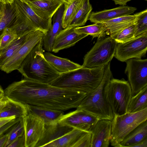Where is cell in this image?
Returning <instances> with one entry per match:
<instances>
[{
  "instance_id": "39",
  "label": "cell",
  "mask_w": 147,
  "mask_h": 147,
  "mask_svg": "<svg viewBox=\"0 0 147 147\" xmlns=\"http://www.w3.org/2000/svg\"><path fill=\"white\" fill-rule=\"evenodd\" d=\"M8 139L7 133L0 136V147H5Z\"/></svg>"
},
{
  "instance_id": "1",
  "label": "cell",
  "mask_w": 147,
  "mask_h": 147,
  "mask_svg": "<svg viewBox=\"0 0 147 147\" xmlns=\"http://www.w3.org/2000/svg\"><path fill=\"white\" fill-rule=\"evenodd\" d=\"M87 94L24 78L9 84L4 96L23 105L64 111L76 108Z\"/></svg>"
},
{
  "instance_id": "46",
  "label": "cell",
  "mask_w": 147,
  "mask_h": 147,
  "mask_svg": "<svg viewBox=\"0 0 147 147\" xmlns=\"http://www.w3.org/2000/svg\"><path fill=\"white\" fill-rule=\"evenodd\" d=\"M62 1L64 4L66 3H68L69 2L70 0H61Z\"/></svg>"
},
{
  "instance_id": "32",
  "label": "cell",
  "mask_w": 147,
  "mask_h": 147,
  "mask_svg": "<svg viewBox=\"0 0 147 147\" xmlns=\"http://www.w3.org/2000/svg\"><path fill=\"white\" fill-rule=\"evenodd\" d=\"M136 17L135 37L147 32V9L134 14Z\"/></svg>"
},
{
  "instance_id": "8",
  "label": "cell",
  "mask_w": 147,
  "mask_h": 147,
  "mask_svg": "<svg viewBox=\"0 0 147 147\" xmlns=\"http://www.w3.org/2000/svg\"><path fill=\"white\" fill-rule=\"evenodd\" d=\"M125 62V72L127 76L133 96L147 86V59L132 58Z\"/></svg>"
},
{
  "instance_id": "18",
  "label": "cell",
  "mask_w": 147,
  "mask_h": 147,
  "mask_svg": "<svg viewBox=\"0 0 147 147\" xmlns=\"http://www.w3.org/2000/svg\"><path fill=\"white\" fill-rule=\"evenodd\" d=\"M64 9V5L63 4L53 16L51 27L44 35L42 38L43 47L45 50L48 52L52 51L55 38L63 29L62 24Z\"/></svg>"
},
{
  "instance_id": "36",
  "label": "cell",
  "mask_w": 147,
  "mask_h": 147,
  "mask_svg": "<svg viewBox=\"0 0 147 147\" xmlns=\"http://www.w3.org/2000/svg\"><path fill=\"white\" fill-rule=\"evenodd\" d=\"M91 133L86 131L79 139L74 147H91Z\"/></svg>"
},
{
  "instance_id": "47",
  "label": "cell",
  "mask_w": 147,
  "mask_h": 147,
  "mask_svg": "<svg viewBox=\"0 0 147 147\" xmlns=\"http://www.w3.org/2000/svg\"><path fill=\"white\" fill-rule=\"evenodd\" d=\"M19 0L20 1H22V2H26L29 1L33 0Z\"/></svg>"
},
{
  "instance_id": "22",
  "label": "cell",
  "mask_w": 147,
  "mask_h": 147,
  "mask_svg": "<svg viewBox=\"0 0 147 147\" xmlns=\"http://www.w3.org/2000/svg\"><path fill=\"white\" fill-rule=\"evenodd\" d=\"M44 57L52 67L60 74L66 73L82 67L69 59L56 56L49 52L43 53Z\"/></svg>"
},
{
  "instance_id": "27",
  "label": "cell",
  "mask_w": 147,
  "mask_h": 147,
  "mask_svg": "<svg viewBox=\"0 0 147 147\" xmlns=\"http://www.w3.org/2000/svg\"><path fill=\"white\" fill-rule=\"evenodd\" d=\"M146 108H147V86L131 97L127 113H135Z\"/></svg>"
},
{
  "instance_id": "12",
  "label": "cell",
  "mask_w": 147,
  "mask_h": 147,
  "mask_svg": "<svg viewBox=\"0 0 147 147\" xmlns=\"http://www.w3.org/2000/svg\"><path fill=\"white\" fill-rule=\"evenodd\" d=\"M25 147H35L44 133L45 124L37 117L30 113L22 118Z\"/></svg>"
},
{
  "instance_id": "33",
  "label": "cell",
  "mask_w": 147,
  "mask_h": 147,
  "mask_svg": "<svg viewBox=\"0 0 147 147\" xmlns=\"http://www.w3.org/2000/svg\"><path fill=\"white\" fill-rule=\"evenodd\" d=\"M135 23L124 28L112 38L117 43L127 42L134 38L135 32Z\"/></svg>"
},
{
  "instance_id": "31",
  "label": "cell",
  "mask_w": 147,
  "mask_h": 147,
  "mask_svg": "<svg viewBox=\"0 0 147 147\" xmlns=\"http://www.w3.org/2000/svg\"><path fill=\"white\" fill-rule=\"evenodd\" d=\"M16 13L13 3L5 5L3 13L0 20V36L3 30L8 27L13 21Z\"/></svg>"
},
{
  "instance_id": "44",
  "label": "cell",
  "mask_w": 147,
  "mask_h": 147,
  "mask_svg": "<svg viewBox=\"0 0 147 147\" xmlns=\"http://www.w3.org/2000/svg\"><path fill=\"white\" fill-rule=\"evenodd\" d=\"M14 1V0H0V2L3 4H12Z\"/></svg>"
},
{
  "instance_id": "10",
  "label": "cell",
  "mask_w": 147,
  "mask_h": 147,
  "mask_svg": "<svg viewBox=\"0 0 147 147\" xmlns=\"http://www.w3.org/2000/svg\"><path fill=\"white\" fill-rule=\"evenodd\" d=\"M45 34L39 30L29 33L24 42L0 69L6 73L18 70L27 55L43 38Z\"/></svg>"
},
{
  "instance_id": "13",
  "label": "cell",
  "mask_w": 147,
  "mask_h": 147,
  "mask_svg": "<svg viewBox=\"0 0 147 147\" xmlns=\"http://www.w3.org/2000/svg\"><path fill=\"white\" fill-rule=\"evenodd\" d=\"M76 27L69 26L63 29L54 40L52 52L57 53L60 51L75 45L78 41L88 36L87 34L75 32Z\"/></svg>"
},
{
  "instance_id": "43",
  "label": "cell",
  "mask_w": 147,
  "mask_h": 147,
  "mask_svg": "<svg viewBox=\"0 0 147 147\" xmlns=\"http://www.w3.org/2000/svg\"><path fill=\"white\" fill-rule=\"evenodd\" d=\"M7 100V98L4 96L0 99V109L6 104Z\"/></svg>"
},
{
  "instance_id": "48",
  "label": "cell",
  "mask_w": 147,
  "mask_h": 147,
  "mask_svg": "<svg viewBox=\"0 0 147 147\" xmlns=\"http://www.w3.org/2000/svg\"><path fill=\"white\" fill-rule=\"evenodd\" d=\"M4 7H5V6H4ZM4 9H3V12L2 13H0V20L1 19V17H2V15H3V11H4Z\"/></svg>"
},
{
  "instance_id": "14",
  "label": "cell",
  "mask_w": 147,
  "mask_h": 147,
  "mask_svg": "<svg viewBox=\"0 0 147 147\" xmlns=\"http://www.w3.org/2000/svg\"><path fill=\"white\" fill-rule=\"evenodd\" d=\"M91 147H108L111 139V121L99 120L91 132Z\"/></svg>"
},
{
  "instance_id": "21",
  "label": "cell",
  "mask_w": 147,
  "mask_h": 147,
  "mask_svg": "<svg viewBox=\"0 0 147 147\" xmlns=\"http://www.w3.org/2000/svg\"><path fill=\"white\" fill-rule=\"evenodd\" d=\"M136 22L135 15L123 16L105 21V24L107 28L106 34L112 38L123 29L134 24Z\"/></svg>"
},
{
  "instance_id": "3",
  "label": "cell",
  "mask_w": 147,
  "mask_h": 147,
  "mask_svg": "<svg viewBox=\"0 0 147 147\" xmlns=\"http://www.w3.org/2000/svg\"><path fill=\"white\" fill-rule=\"evenodd\" d=\"M42 47V39L27 55L18 70L24 78L49 84L60 74L45 58Z\"/></svg>"
},
{
  "instance_id": "17",
  "label": "cell",
  "mask_w": 147,
  "mask_h": 147,
  "mask_svg": "<svg viewBox=\"0 0 147 147\" xmlns=\"http://www.w3.org/2000/svg\"><path fill=\"white\" fill-rule=\"evenodd\" d=\"M74 128L59 122L50 125H45L43 135L35 147H44L46 144L62 137Z\"/></svg>"
},
{
  "instance_id": "34",
  "label": "cell",
  "mask_w": 147,
  "mask_h": 147,
  "mask_svg": "<svg viewBox=\"0 0 147 147\" xmlns=\"http://www.w3.org/2000/svg\"><path fill=\"white\" fill-rule=\"evenodd\" d=\"M24 127L22 118L14 125L7 132L8 139L5 147H7L9 144L18 137L24 135Z\"/></svg>"
},
{
  "instance_id": "11",
  "label": "cell",
  "mask_w": 147,
  "mask_h": 147,
  "mask_svg": "<svg viewBox=\"0 0 147 147\" xmlns=\"http://www.w3.org/2000/svg\"><path fill=\"white\" fill-rule=\"evenodd\" d=\"M99 120L95 115L77 109L74 111L64 114L58 122L74 128L91 132Z\"/></svg>"
},
{
  "instance_id": "25",
  "label": "cell",
  "mask_w": 147,
  "mask_h": 147,
  "mask_svg": "<svg viewBox=\"0 0 147 147\" xmlns=\"http://www.w3.org/2000/svg\"><path fill=\"white\" fill-rule=\"evenodd\" d=\"M27 114L25 105L8 99L6 104L0 109V119L12 117L23 118Z\"/></svg>"
},
{
  "instance_id": "40",
  "label": "cell",
  "mask_w": 147,
  "mask_h": 147,
  "mask_svg": "<svg viewBox=\"0 0 147 147\" xmlns=\"http://www.w3.org/2000/svg\"><path fill=\"white\" fill-rule=\"evenodd\" d=\"M16 117L0 119V128Z\"/></svg>"
},
{
  "instance_id": "35",
  "label": "cell",
  "mask_w": 147,
  "mask_h": 147,
  "mask_svg": "<svg viewBox=\"0 0 147 147\" xmlns=\"http://www.w3.org/2000/svg\"><path fill=\"white\" fill-rule=\"evenodd\" d=\"M17 38L13 31L9 27L6 28L0 36V50L6 47Z\"/></svg>"
},
{
  "instance_id": "30",
  "label": "cell",
  "mask_w": 147,
  "mask_h": 147,
  "mask_svg": "<svg viewBox=\"0 0 147 147\" xmlns=\"http://www.w3.org/2000/svg\"><path fill=\"white\" fill-rule=\"evenodd\" d=\"M107 30L105 25L102 23H95L85 26L77 27L75 29L77 33L87 34L93 37L98 38L105 36Z\"/></svg>"
},
{
  "instance_id": "9",
  "label": "cell",
  "mask_w": 147,
  "mask_h": 147,
  "mask_svg": "<svg viewBox=\"0 0 147 147\" xmlns=\"http://www.w3.org/2000/svg\"><path fill=\"white\" fill-rule=\"evenodd\" d=\"M147 50V32L125 43H117L114 57L121 62L132 58L141 59Z\"/></svg>"
},
{
  "instance_id": "7",
  "label": "cell",
  "mask_w": 147,
  "mask_h": 147,
  "mask_svg": "<svg viewBox=\"0 0 147 147\" xmlns=\"http://www.w3.org/2000/svg\"><path fill=\"white\" fill-rule=\"evenodd\" d=\"M107 96L114 115H121L126 113L132 97L131 86L128 81L123 79L112 78L108 85Z\"/></svg>"
},
{
  "instance_id": "23",
  "label": "cell",
  "mask_w": 147,
  "mask_h": 147,
  "mask_svg": "<svg viewBox=\"0 0 147 147\" xmlns=\"http://www.w3.org/2000/svg\"><path fill=\"white\" fill-rule=\"evenodd\" d=\"M147 138V121L142 122L130 132L119 144L118 147H133Z\"/></svg>"
},
{
  "instance_id": "49",
  "label": "cell",
  "mask_w": 147,
  "mask_h": 147,
  "mask_svg": "<svg viewBox=\"0 0 147 147\" xmlns=\"http://www.w3.org/2000/svg\"><path fill=\"white\" fill-rule=\"evenodd\" d=\"M4 95H0V99L2 98L4 96Z\"/></svg>"
},
{
  "instance_id": "29",
  "label": "cell",
  "mask_w": 147,
  "mask_h": 147,
  "mask_svg": "<svg viewBox=\"0 0 147 147\" xmlns=\"http://www.w3.org/2000/svg\"><path fill=\"white\" fill-rule=\"evenodd\" d=\"M92 9L90 0H84L82 7L68 26L77 27L85 25L88 20Z\"/></svg>"
},
{
  "instance_id": "6",
  "label": "cell",
  "mask_w": 147,
  "mask_h": 147,
  "mask_svg": "<svg viewBox=\"0 0 147 147\" xmlns=\"http://www.w3.org/2000/svg\"><path fill=\"white\" fill-rule=\"evenodd\" d=\"M117 44L110 36L98 38L84 56L82 67L92 68L106 66L114 57Z\"/></svg>"
},
{
  "instance_id": "26",
  "label": "cell",
  "mask_w": 147,
  "mask_h": 147,
  "mask_svg": "<svg viewBox=\"0 0 147 147\" xmlns=\"http://www.w3.org/2000/svg\"><path fill=\"white\" fill-rule=\"evenodd\" d=\"M84 0H70L64 5V9L62 18L63 29L68 26L82 5Z\"/></svg>"
},
{
  "instance_id": "5",
  "label": "cell",
  "mask_w": 147,
  "mask_h": 147,
  "mask_svg": "<svg viewBox=\"0 0 147 147\" xmlns=\"http://www.w3.org/2000/svg\"><path fill=\"white\" fill-rule=\"evenodd\" d=\"M147 120V108L135 113L114 115L111 121V146L118 147L119 144L130 132Z\"/></svg>"
},
{
  "instance_id": "42",
  "label": "cell",
  "mask_w": 147,
  "mask_h": 147,
  "mask_svg": "<svg viewBox=\"0 0 147 147\" xmlns=\"http://www.w3.org/2000/svg\"><path fill=\"white\" fill-rule=\"evenodd\" d=\"M131 0H113L116 5H119L122 6H126L127 2Z\"/></svg>"
},
{
  "instance_id": "28",
  "label": "cell",
  "mask_w": 147,
  "mask_h": 147,
  "mask_svg": "<svg viewBox=\"0 0 147 147\" xmlns=\"http://www.w3.org/2000/svg\"><path fill=\"white\" fill-rule=\"evenodd\" d=\"M28 34L17 38L6 47L0 50V68L13 56L24 42Z\"/></svg>"
},
{
  "instance_id": "2",
  "label": "cell",
  "mask_w": 147,
  "mask_h": 147,
  "mask_svg": "<svg viewBox=\"0 0 147 147\" xmlns=\"http://www.w3.org/2000/svg\"><path fill=\"white\" fill-rule=\"evenodd\" d=\"M106 66L92 68L82 67L60 74L49 84L58 88L88 94L93 91L100 83Z\"/></svg>"
},
{
  "instance_id": "45",
  "label": "cell",
  "mask_w": 147,
  "mask_h": 147,
  "mask_svg": "<svg viewBox=\"0 0 147 147\" xmlns=\"http://www.w3.org/2000/svg\"><path fill=\"white\" fill-rule=\"evenodd\" d=\"M4 90L3 89L1 85H0V95H4Z\"/></svg>"
},
{
  "instance_id": "50",
  "label": "cell",
  "mask_w": 147,
  "mask_h": 147,
  "mask_svg": "<svg viewBox=\"0 0 147 147\" xmlns=\"http://www.w3.org/2000/svg\"></svg>"
},
{
  "instance_id": "38",
  "label": "cell",
  "mask_w": 147,
  "mask_h": 147,
  "mask_svg": "<svg viewBox=\"0 0 147 147\" xmlns=\"http://www.w3.org/2000/svg\"><path fill=\"white\" fill-rule=\"evenodd\" d=\"M22 118H16L0 128V136L4 134L14 125Z\"/></svg>"
},
{
  "instance_id": "20",
  "label": "cell",
  "mask_w": 147,
  "mask_h": 147,
  "mask_svg": "<svg viewBox=\"0 0 147 147\" xmlns=\"http://www.w3.org/2000/svg\"><path fill=\"white\" fill-rule=\"evenodd\" d=\"M15 7L20 10L34 25L45 34L51 28L52 21L45 20L37 15L26 3L14 0Z\"/></svg>"
},
{
  "instance_id": "24",
  "label": "cell",
  "mask_w": 147,
  "mask_h": 147,
  "mask_svg": "<svg viewBox=\"0 0 147 147\" xmlns=\"http://www.w3.org/2000/svg\"><path fill=\"white\" fill-rule=\"evenodd\" d=\"M86 131L74 128L69 133L48 144L44 147H74L80 138Z\"/></svg>"
},
{
  "instance_id": "41",
  "label": "cell",
  "mask_w": 147,
  "mask_h": 147,
  "mask_svg": "<svg viewBox=\"0 0 147 147\" xmlns=\"http://www.w3.org/2000/svg\"><path fill=\"white\" fill-rule=\"evenodd\" d=\"M133 147H147V138L141 141Z\"/></svg>"
},
{
  "instance_id": "19",
  "label": "cell",
  "mask_w": 147,
  "mask_h": 147,
  "mask_svg": "<svg viewBox=\"0 0 147 147\" xmlns=\"http://www.w3.org/2000/svg\"><path fill=\"white\" fill-rule=\"evenodd\" d=\"M27 114L34 115L48 125L58 122L64 115L63 111L30 105H25Z\"/></svg>"
},
{
  "instance_id": "16",
  "label": "cell",
  "mask_w": 147,
  "mask_h": 147,
  "mask_svg": "<svg viewBox=\"0 0 147 147\" xmlns=\"http://www.w3.org/2000/svg\"><path fill=\"white\" fill-rule=\"evenodd\" d=\"M136 7L121 6L111 9L91 12L88 20L94 23L103 22L120 17L131 15L136 10Z\"/></svg>"
},
{
  "instance_id": "15",
  "label": "cell",
  "mask_w": 147,
  "mask_h": 147,
  "mask_svg": "<svg viewBox=\"0 0 147 147\" xmlns=\"http://www.w3.org/2000/svg\"><path fill=\"white\" fill-rule=\"evenodd\" d=\"M39 16L52 21V18L63 4L61 0H33L26 2Z\"/></svg>"
},
{
  "instance_id": "4",
  "label": "cell",
  "mask_w": 147,
  "mask_h": 147,
  "mask_svg": "<svg viewBox=\"0 0 147 147\" xmlns=\"http://www.w3.org/2000/svg\"><path fill=\"white\" fill-rule=\"evenodd\" d=\"M112 78L110 62L106 66L100 84L93 91L87 94L76 108L90 113L99 120L112 121L114 115L109 102L107 89L109 81Z\"/></svg>"
},
{
  "instance_id": "37",
  "label": "cell",
  "mask_w": 147,
  "mask_h": 147,
  "mask_svg": "<svg viewBox=\"0 0 147 147\" xmlns=\"http://www.w3.org/2000/svg\"><path fill=\"white\" fill-rule=\"evenodd\" d=\"M7 147H25L24 134L15 139Z\"/></svg>"
}]
</instances>
